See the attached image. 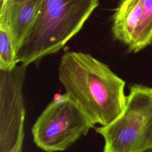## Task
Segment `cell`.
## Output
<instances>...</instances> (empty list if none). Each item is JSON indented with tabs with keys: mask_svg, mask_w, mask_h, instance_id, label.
<instances>
[{
	"mask_svg": "<svg viewBox=\"0 0 152 152\" xmlns=\"http://www.w3.org/2000/svg\"><path fill=\"white\" fill-rule=\"evenodd\" d=\"M58 78L65 93L95 125H108L125 108V81L88 53L66 52L61 59Z\"/></svg>",
	"mask_w": 152,
	"mask_h": 152,
	"instance_id": "6da1fadb",
	"label": "cell"
},
{
	"mask_svg": "<svg viewBox=\"0 0 152 152\" xmlns=\"http://www.w3.org/2000/svg\"><path fill=\"white\" fill-rule=\"evenodd\" d=\"M99 0H43L40 12L17 54L18 64L37 67L82 28Z\"/></svg>",
	"mask_w": 152,
	"mask_h": 152,
	"instance_id": "7a4b0ae2",
	"label": "cell"
},
{
	"mask_svg": "<svg viewBox=\"0 0 152 152\" xmlns=\"http://www.w3.org/2000/svg\"><path fill=\"white\" fill-rule=\"evenodd\" d=\"M122 113L107 126L95 127L103 138V152H144L152 148V87H129Z\"/></svg>",
	"mask_w": 152,
	"mask_h": 152,
	"instance_id": "3957f363",
	"label": "cell"
},
{
	"mask_svg": "<svg viewBox=\"0 0 152 152\" xmlns=\"http://www.w3.org/2000/svg\"><path fill=\"white\" fill-rule=\"evenodd\" d=\"M95 128L89 116L65 93L54 98L31 128L36 145L45 152L64 151Z\"/></svg>",
	"mask_w": 152,
	"mask_h": 152,
	"instance_id": "277c9868",
	"label": "cell"
},
{
	"mask_svg": "<svg viewBox=\"0 0 152 152\" xmlns=\"http://www.w3.org/2000/svg\"><path fill=\"white\" fill-rule=\"evenodd\" d=\"M27 67L20 64L11 71L0 70V152H23Z\"/></svg>",
	"mask_w": 152,
	"mask_h": 152,
	"instance_id": "5b68a950",
	"label": "cell"
},
{
	"mask_svg": "<svg viewBox=\"0 0 152 152\" xmlns=\"http://www.w3.org/2000/svg\"><path fill=\"white\" fill-rule=\"evenodd\" d=\"M42 2L43 0H1L0 16L8 21L17 52L36 22Z\"/></svg>",
	"mask_w": 152,
	"mask_h": 152,
	"instance_id": "8992f818",
	"label": "cell"
},
{
	"mask_svg": "<svg viewBox=\"0 0 152 152\" xmlns=\"http://www.w3.org/2000/svg\"><path fill=\"white\" fill-rule=\"evenodd\" d=\"M144 0H121L112 17L113 38L128 47L132 43L142 15Z\"/></svg>",
	"mask_w": 152,
	"mask_h": 152,
	"instance_id": "52a82bcc",
	"label": "cell"
},
{
	"mask_svg": "<svg viewBox=\"0 0 152 152\" xmlns=\"http://www.w3.org/2000/svg\"><path fill=\"white\" fill-rule=\"evenodd\" d=\"M152 43V0H144L142 13L134 40L128 47L129 52H138Z\"/></svg>",
	"mask_w": 152,
	"mask_h": 152,
	"instance_id": "ba28073f",
	"label": "cell"
},
{
	"mask_svg": "<svg viewBox=\"0 0 152 152\" xmlns=\"http://www.w3.org/2000/svg\"><path fill=\"white\" fill-rule=\"evenodd\" d=\"M17 49L8 20L0 16V70L11 71L18 64Z\"/></svg>",
	"mask_w": 152,
	"mask_h": 152,
	"instance_id": "9c48e42d",
	"label": "cell"
},
{
	"mask_svg": "<svg viewBox=\"0 0 152 152\" xmlns=\"http://www.w3.org/2000/svg\"><path fill=\"white\" fill-rule=\"evenodd\" d=\"M144 152H152V148H150V149H148V150H145V151H144Z\"/></svg>",
	"mask_w": 152,
	"mask_h": 152,
	"instance_id": "30bf717a",
	"label": "cell"
},
{
	"mask_svg": "<svg viewBox=\"0 0 152 152\" xmlns=\"http://www.w3.org/2000/svg\"><path fill=\"white\" fill-rule=\"evenodd\" d=\"M151 45H152V43H151Z\"/></svg>",
	"mask_w": 152,
	"mask_h": 152,
	"instance_id": "8fae6325",
	"label": "cell"
}]
</instances>
